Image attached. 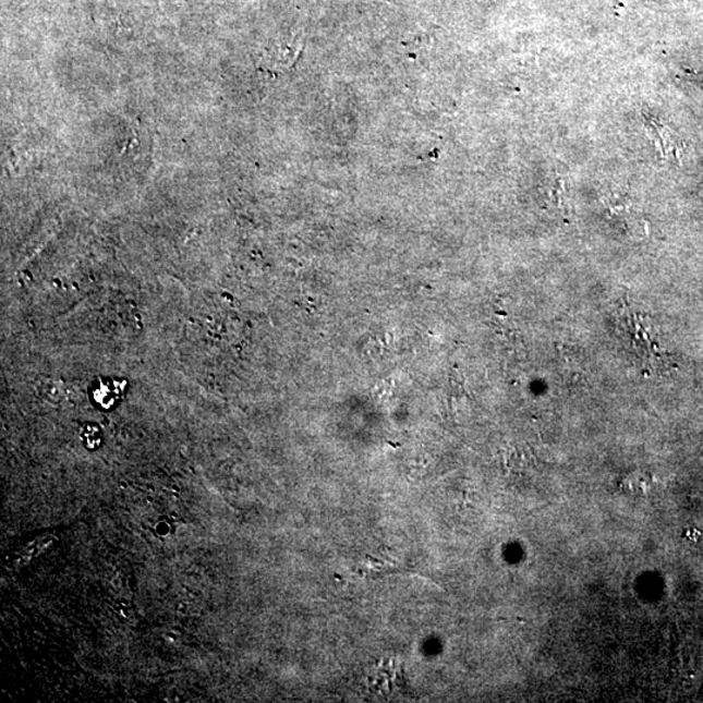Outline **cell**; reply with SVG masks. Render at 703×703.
<instances>
[{"instance_id":"cell-1","label":"cell","mask_w":703,"mask_h":703,"mask_svg":"<svg viewBox=\"0 0 703 703\" xmlns=\"http://www.w3.org/2000/svg\"><path fill=\"white\" fill-rule=\"evenodd\" d=\"M125 381L120 380H100L93 391V399L96 403L105 410H110L117 405L118 401L122 399Z\"/></svg>"}]
</instances>
